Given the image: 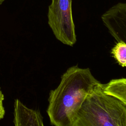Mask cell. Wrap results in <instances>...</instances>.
<instances>
[{"instance_id": "1", "label": "cell", "mask_w": 126, "mask_h": 126, "mask_svg": "<svg viewBox=\"0 0 126 126\" xmlns=\"http://www.w3.org/2000/svg\"><path fill=\"white\" fill-rule=\"evenodd\" d=\"M100 83L89 68H68L59 86L49 94L47 113L51 124L71 126L87 97Z\"/></svg>"}, {"instance_id": "2", "label": "cell", "mask_w": 126, "mask_h": 126, "mask_svg": "<svg viewBox=\"0 0 126 126\" xmlns=\"http://www.w3.org/2000/svg\"><path fill=\"white\" fill-rule=\"evenodd\" d=\"M71 126H126V107L99 84L87 97Z\"/></svg>"}, {"instance_id": "3", "label": "cell", "mask_w": 126, "mask_h": 126, "mask_svg": "<svg viewBox=\"0 0 126 126\" xmlns=\"http://www.w3.org/2000/svg\"><path fill=\"white\" fill-rule=\"evenodd\" d=\"M71 5L72 0H52L47 14L48 25L56 38L70 46L77 40Z\"/></svg>"}, {"instance_id": "4", "label": "cell", "mask_w": 126, "mask_h": 126, "mask_svg": "<svg viewBox=\"0 0 126 126\" xmlns=\"http://www.w3.org/2000/svg\"><path fill=\"white\" fill-rule=\"evenodd\" d=\"M103 24L116 41L126 43V3L119 2L101 16Z\"/></svg>"}, {"instance_id": "5", "label": "cell", "mask_w": 126, "mask_h": 126, "mask_svg": "<svg viewBox=\"0 0 126 126\" xmlns=\"http://www.w3.org/2000/svg\"><path fill=\"white\" fill-rule=\"evenodd\" d=\"M13 122L15 126H44L40 112L27 107L19 99L14 101Z\"/></svg>"}, {"instance_id": "6", "label": "cell", "mask_w": 126, "mask_h": 126, "mask_svg": "<svg viewBox=\"0 0 126 126\" xmlns=\"http://www.w3.org/2000/svg\"><path fill=\"white\" fill-rule=\"evenodd\" d=\"M103 86L105 93L119 100L126 107V78L112 79Z\"/></svg>"}, {"instance_id": "7", "label": "cell", "mask_w": 126, "mask_h": 126, "mask_svg": "<svg viewBox=\"0 0 126 126\" xmlns=\"http://www.w3.org/2000/svg\"><path fill=\"white\" fill-rule=\"evenodd\" d=\"M111 54L120 65L126 67V43L118 41L112 48Z\"/></svg>"}, {"instance_id": "8", "label": "cell", "mask_w": 126, "mask_h": 126, "mask_svg": "<svg viewBox=\"0 0 126 126\" xmlns=\"http://www.w3.org/2000/svg\"><path fill=\"white\" fill-rule=\"evenodd\" d=\"M4 100V95L0 87V120L2 119L5 114V110L3 106V101Z\"/></svg>"}, {"instance_id": "9", "label": "cell", "mask_w": 126, "mask_h": 126, "mask_svg": "<svg viewBox=\"0 0 126 126\" xmlns=\"http://www.w3.org/2000/svg\"><path fill=\"white\" fill-rule=\"evenodd\" d=\"M6 0H0V5L2 4V3L4 1H5Z\"/></svg>"}]
</instances>
